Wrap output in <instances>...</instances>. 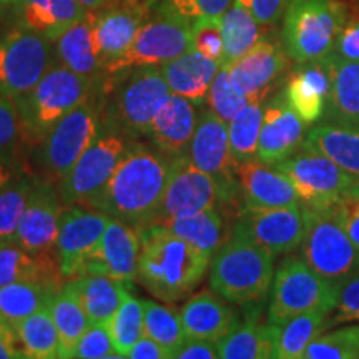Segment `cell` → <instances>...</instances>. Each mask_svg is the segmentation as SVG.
<instances>
[{"instance_id": "5bb4252c", "label": "cell", "mask_w": 359, "mask_h": 359, "mask_svg": "<svg viewBox=\"0 0 359 359\" xmlns=\"http://www.w3.org/2000/svg\"><path fill=\"white\" fill-rule=\"evenodd\" d=\"M187 155L196 168L215 180L222 195L223 206L233 205L240 198L235 172L236 163L231 155L228 123L215 111H201Z\"/></svg>"}, {"instance_id": "7402d4cb", "label": "cell", "mask_w": 359, "mask_h": 359, "mask_svg": "<svg viewBox=\"0 0 359 359\" xmlns=\"http://www.w3.org/2000/svg\"><path fill=\"white\" fill-rule=\"evenodd\" d=\"M286 65V52L276 42L262 37L251 50L224 69L230 72L233 85L250 100L263 102L273 83L285 74Z\"/></svg>"}, {"instance_id": "e575fe53", "label": "cell", "mask_w": 359, "mask_h": 359, "mask_svg": "<svg viewBox=\"0 0 359 359\" xmlns=\"http://www.w3.org/2000/svg\"><path fill=\"white\" fill-rule=\"evenodd\" d=\"M62 286L43 281H20L0 286V320L17 330L30 314L48 306Z\"/></svg>"}, {"instance_id": "7bdbcfd3", "label": "cell", "mask_w": 359, "mask_h": 359, "mask_svg": "<svg viewBox=\"0 0 359 359\" xmlns=\"http://www.w3.org/2000/svg\"><path fill=\"white\" fill-rule=\"evenodd\" d=\"M143 309H145V336L156 341L170 354V358L177 356L180 346L187 338L182 314L155 302H143Z\"/></svg>"}, {"instance_id": "8992f818", "label": "cell", "mask_w": 359, "mask_h": 359, "mask_svg": "<svg viewBox=\"0 0 359 359\" xmlns=\"http://www.w3.org/2000/svg\"><path fill=\"white\" fill-rule=\"evenodd\" d=\"M283 47L296 64L325 60L348 20L339 0H290L283 15Z\"/></svg>"}, {"instance_id": "ba28073f", "label": "cell", "mask_w": 359, "mask_h": 359, "mask_svg": "<svg viewBox=\"0 0 359 359\" xmlns=\"http://www.w3.org/2000/svg\"><path fill=\"white\" fill-rule=\"evenodd\" d=\"M302 257L313 271L343 286L359 271V250L341 226L334 208H308V228L302 245Z\"/></svg>"}, {"instance_id": "836d02e7", "label": "cell", "mask_w": 359, "mask_h": 359, "mask_svg": "<svg viewBox=\"0 0 359 359\" xmlns=\"http://www.w3.org/2000/svg\"><path fill=\"white\" fill-rule=\"evenodd\" d=\"M20 281L64 285L55 251L30 253L15 243H0V286Z\"/></svg>"}, {"instance_id": "2e32d148", "label": "cell", "mask_w": 359, "mask_h": 359, "mask_svg": "<svg viewBox=\"0 0 359 359\" xmlns=\"http://www.w3.org/2000/svg\"><path fill=\"white\" fill-rule=\"evenodd\" d=\"M223 206L215 180L191 163L188 155L172 158L163 198L150 224ZM147 226V224H145Z\"/></svg>"}, {"instance_id": "1f68e13d", "label": "cell", "mask_w": 359, "mask_h": 359, "mask_svg": "<svg viewBox=\"0 0 359 359\" xmlns=\"http://www.w3.org/2000/svg\"><path fill=\"white\" fill-rule=\"evenodd\" d=\"M304 145L320 151L359 185V127L326 122L309 130Z\"/></svg>"}, {"instance_id": "f907efd6", "label": "cell", "mask_w": 359, "mask_h": 359, "mask_svg": "<svg viewBox=\"0 0 359 359\" xmlns=\"http://www.w3.org/2000/svg\"><path fill=\"white\" fill-rule=\"evenodd\" d=\"M191 48L212 58L222 67L223 37L222 20H200L191 25Z\"/></svg>"}, {"instance_id": "816d5d0a", "label": "cell", "mask_w": 359, "mask_h": 359, "mask_svg": "<svg viewBox=\"0 0 359 359\" xmlns=\"http://www.w3.org/2000/svg\"><path fill=\"white\" fill-rule=\"evenodd\" d=\"M359 323V271L341 286L333 323Z\"/></svg>"}, {"instance_id": "4dcf8cb0", "label": "cell", "mask_w": 359, "mask_h": 359, "mask_svg": "<svg viewBox=\"0 0 359 359\" xmlns=\"http://www.w3.org/2000/svg\"><path fill=\"white\" fill-rule=\"evenodd\" d=\"M65 285L77 296L90 325H109L132 286L105 275L79 276Z\"/></svg>"}, {"instance_id": "94428289", "label": "cell", "mask_w": 359, "mask_h": 359, "mask_svg": "<svg viewBox=\"0 0 359 359\" xmlns=\"http://www.w3.org/2000/svg\"><path fill=\"white\" fill-rule=\"evenodd\" d=\"M79 2L87 7L88 11H100V8L107 7L109 4L115 2V0H79Z\"/></svg>"}, {"instance_id": "30bf717a", "label": "cell", "mask_w": 359, "mask_h": 359, "mask_svg": "<svg viewBox=\"0 0 359 359\" xmlns=\"http://www.w3.org/2000/svg\"><path fill=\"white\" fill-rule=\"evenodd\" d=\"M57 62L53 40L15 25L0 35V95L15 102Z\"/></svg>"}, {"instance_id": "8fae6325", "label": "cell", "mask_w": 359, "mask_h": 359, "mask_svg": "<svg viewBox=\"0 0 359 359\" xmlns=\"http://www.w3.org/2000/svg\"><path fill=\"white\" fill-rule=\"evenodd\" d=\"M138 140L100 128L74 168L58 182V193L67 206H87V203L111 178L123 156Z\"/></svg>"}, {"instance_id": "c3c4849f", "label": "cell", "mask_w": 359, "mask_h": 359, "mask_svg": "<svg viewBox=\"0 0 359 359\" xmlns=\"http://www.w3.org/2000/svg\"><path fill=\"white\" fill-rule=\"evenodd\" d=\"M25 145L27 140L15 103L0 95V158L22 161Z\"/></svg>"}, {"instance_id": "f1b7e54d", "label": "cell", "mask_w": 359, "mask_h": 359, "mask_svg": "<svg viewBox=\"0 0 359 359\" xmlns=\"http://www.w3.org/2000/svg\"><path fill=\"white\" fill-rule=\"evenodd\" d=\"M160 69L170 92L185 97L196 105H203L222 67L218 62L191 48L168 64L161 65Z\"/></svg>"}, {"instance_id": "603a6c76", "label": "cell", "mask_w": 359, "mask_h": 359, "mask_svg": "<svg viewBox=\"0 0 359 359\" xmlns=\"http://www.w3.org/2000/svg\"><path fill=\"white\" fill-rule=\"evenodd\" d=\"M304 138V122L285 95L273 98L264 109L257 158L268 165L281 163L303 147Z\"/></svg>"}, {"instance_id": "74e56055", "label": "cell", "mask_w": 359, "mask_h": 359, "mask_svg": "<svg viewBox=\"0 0 359 359\" xmlns=\"http://www.w3.org/2000/svg\"><path fill=\"white\" fill-rule=\"evenodd\" d=\"M331 313L311 311L291 318L285 325L278 326L276 358L278 359H303L306 348L318 336L334 325Z\"/></svg>"}, {"instance_id": "83f0119b", "label": "cell", "mask_w": 359, "mask_h": 359, "mask_svg": "<svg viewBox=\"0 0 359 359\" xmlns=\"http://www.w3.org/2000/svg\"><path fill=\"white\" fill-rule=\"evenodd\" d=\"M58 64L75 74L100 82L103 79V62L95 42V11H90L82 20L55 40Z\"/></svg>"}, {"instance_id": "ab89813d", "label": "cell", "mask_w": 359, "mask_h": 359, "mask_svg": "<svg viewBox=\"0 0 359 359\" xmlns=\"http://www.w3.org/2000/svg\"><path fill=\"white\" fill-rule=\"evenodd\" d=\"M25 358L55 359L60 358V336L50 313V304L30 314L17 327Z\"/></svg>"}, {"instance_id": "484cf974", "label": "cell", "mask_w": 359, "mask_h": 359, "mask_svg": "<svg viewBox=\"0 0 359 359\" xmlns=\"http://www.w3.org/2000/svg\"><path fill=\"white\" fill-rule=\"evenodd\" d=\"M298 65V69L286 80L283 95L304 125H313L326 114L331 87L330 74L325 60Z\"/></svg>"}, {"instance_id": "f6af8a7d", "label": "cell", "mask_w": 359, "mask_h": 359, "mask_svg": "<svg viewBox=\"0 0 359 359\" xmlns=\"http://www.w3.org/2000/svg\"><path fill=\"white\" fill-rule=\"evenodd\" d=\"M145 4L150 13L193 25L200 20H222L233 0H145Z\"/></svg>"}, {"instance_id": "7a4b0ae2", "label": "cell", "mask_w": 359, "mask_h": 359, "mask_svg": "<svg viewBox=\"0 0 359 359\" xmlns=\"http://www.w3.org/2000/svg\"><path fill=\"white\" fill-rule=\"evenodd\" d=\"M138 281L165 303L182 302L203 280L212 258L161 224L140 226Z\"/></svg>"}, {"instance_id": "ffe728a7", "label": "cell", "mask_w": 359, "mask_h": 359, "mask_svg": "<svg viewBox=\"0 0 359 359\" xmlns=\"http://www.w3.org/2000/svg\"><path fill=\"white\" fill-rule=\"evenodd\" d=\"M150 15L145 0H115L95 11V42L103 69L127 50Z\"/></svg>"}, {"instance_id": "91938a15", "label": "cell", "mask_w": 359, "mask_h": 359, "mask_svg": "<svg viewBox=\"0 0 359 359\" xmlns=\"http://www.w3.org/2000/svg\"><path fill=\"white\" fill-rule=\"evenodd\" d=\"M24 165L22 161H13V160H6L0 158V190L7 185L11 180H13L17 175L24 172Z\"/></svg>"}, {"instance_id": "4fadbf2b", "label": "cell", "mask_w": 359, "mask_h": 359, "mask_svg": "<svg viewBox=\"0 0 359 359\" xmlns=\"http://www.w3.org/2000/svg\"><path fill=\"white\" fill-rule=\"evenodd\" d=\"M188 50H191V25L151 13L127 50L105 65L103 77L138 67H161Z\"/></svg>"}, {"instance_id": "9f6ffc18", "label": "cell", "mask_w": 359, "mask_h": 359, "mask_svg": "<svg viewBox=\"0 0 359 359\" xmlns=\"http://www.w3.org/2000/svg\"><path fill=\"white\" fill-rule=\"evenodd\" d=\"M178 359H217L219 358L218 343L195 336H187L183 344L180 346L177 356Z\"/></svg>"}, {"instance_id": "7c38bea8", "label": "cell", "mask_w": 359, "mask_h": 359, "mask_svg": "<svg viewBox=\"0 0 359 359\" xmlns=\"http://www.w3.org/2000/svg\"><path fill=\"white\" fill-rule=\"evenodd\" d=\"M275 167L290 178L302 203L311 210L331 208L354 187L353 180L334 161L304 143L294 155Z\"/></svg>"}, {"instance_id": "cb8c5ba5", "label": "cell", "mask_w": 359, "mask_h": 359, "mask_svg": "<svg viewBox=\"0 0 359 359\" xmlns=\"http://www.w3.org/2000/svg\"><path fill=\"white\" fill-rule=\"evenodd\" d=\"M198 107L185 97L170 93L150 125L151 145L170 158L187 155L200 120Z\"/></svg>"}, {"instance_id": "60d3db41", "label": "cell", "mask_w": 359, "mask_h": 359, "mask_svg": "<svg viewBox=\"0 0 359 359\" xmlns=\"http://www.w3.org/2000/svg\"><path fill=\"white\" fill-rule=\"evenodd\" d=\"M35 182L37 177L24 170L0 190V243H15L17 230Z\"/></svg>"}, {"instance_id": "d6a6232c", "label": "cell", "mask_w": 359, "mask_h": 359, "mask_svg": "<svg viewBox=\"0 0 359 359\" xmlns=\"http://www.w3.org/2000/svg\"><path fill=\"white\" fill-rule=\"evenodd\" d=\"M259 308H251L245 321L218 343L222 359H268L276 358L278 326L259 323Z\"/></svg>"}, {"instance_id": "6da1fadb", "label": "cell", "mask_w": 359, "mask_h": 359, "mask_svg": "<svg viewBox=\"0 0 359 359\" xmlns=\"http://www.w3.org/2000/svg\"><path fill=\"white\" fill-rule=\"evenodd\" d=\"M170 163V156L138 140L85 208L138 228L150 224L163 198Z\"/></svg>"}, {"instance_id": "681fc988", "label": "cell", "mask_w": 359, "mask_h": 359, "mask_svg": "<svg viewBox=\"0 0 359 359\" xmlns=\"http://www.w3.org/2000/svg\"><path fill=\"white\" fill-rule=\"evenodd\" d=\"M77 359H105L122 358L114 346L107 325H90L77 343L74 351Z\"/></svg>"}, {"instance_id": "680465c9", "label": "cell", "mask_w": 359, "mask_h": 359, "mask_svg": "<svg viewBox=\"0 0 359 359\" xmlns=\"http://www.w3.org/2000/svg\"><path fill=\"white\" fill-rule=\"evenodd\" d=\"M132 359H168L170 354L160 346L156 341L148 336H143L135 343V346L128 351V356Z\"/></svg>"}, {"instance_id": "3957f363", "label": "cell", "mask_w": 359, "mask_h": 359, "mask_svg": "<svg viewBox=\"0 0 359 359\" xmlns=\"http://www.w3.org/2000/svg\"><path fill=\"white\" fill-rule=\"evenodd\" d=\"M102 92V128L132 140L148 137L156 111L172 93L160 67H138L105 75Z\"/></svg>"}, {"instance_id": "6125c7cd", "label": "cell", "mask_w": 359, "mask_h": 359, "mask_svg": "<svg viewBox=\"0 0 359 359\" xmlns=\"http://www.w3.org/2000/svg\"><path fill=\"white\" fill-rule=\"evenodd\" d=\"M13 4H15V0H0V8H7V11H11Z\"/></svg>"}, {"instance_id": "be15d7a7", "label": "cell", "mask_w": 359, "mask_h": 359, "mask_svg": "<svg viewBox=\"0 0 359 359\" xmlns=\"http://www.w3.org/2000/svg\"><path fill=\"white\" fill-rule=\"evenodd\" d=\"M349 190H351V191H354V193H358V195H359V185H356V187H353V188H349Z\"/></svg>"}, {"instance_id": "44dd1931", "label": "cell", "mask_w": 359, "mask_h": 359, "mask_svg": "<svg viewBox=\"0 0 359 359\" xmlns=\"http://www.w3.org/2000/svg\"><path fill=\"white\" fill-rule=\"evenodd\" d=\"M235 172L240 188V208H281L303 205L293 183L275 165L253 158L236 163Z\"/></svg>"}, {"instance_id": "ee69618b", "label": "cell", "mask_w": 359, "mask_h": 359, "mask_svg": "<svg viewBox=\"0 0 359 359\" xmlns=\"http://www.w3.org/2000/svg\"><path fill=\"white\" fill-rule=\"evenodd\" d=\"M107 327L110 331L116 353L122 358H127L128 351L135 346V343L145 336L143 302L135 298L132 293H128Z\"/></svg>"}, {"instance_id": "f5cc1de1", "label": "cell", "mask_w": 359, "mask_h": 359, "mask_svg": "<svg viewBox=\"0 0 359 359\" xmlns=\"http://www.w3.org/2000/svg\"><path fill=\"white\" fill-rule=\"evenodd\" d=\"M333 208L341 226L344 228L353 245L359 250V195L348 190Z\"/></svg>"}, {"instance_id": "7dc6e473", "label": "cell", "mask_w": 359, "mask_h": 359, "mask_svg": "<svg viewBox=\"0 0 359 359\" xmlns=\"http://www.w3.org/2000/svg\"><path fill=\"white\" fill-rule=\"evenodd\" d=\"M206 102H208L210 110L215 111V114H217L219 118H223L226 123H230L231 120L245 109L246 103L250 102V98L233 85L230 79V72H228V69H224V67H222V69L218 70L217 77L213 80Z\"/></svg>"}, {"instance_id": "8d00e7d4", "label": "cell", "mask_w": 359, "mask_h": 359, "mask_svg": "<svg viewBox=\"0 0 359 359\" xmlns=\"http://www.w3.org/2000/svg\"><path fill=\"white\" fill-rule=\"evenodd\" d=\"M258 20L245 4L233 0V4L222 17L223 58L222 67H230L233 62L243 57L262 39Z\"/></svg>"}, {"instance_id": "4316f807", "label": "cell", "mask_w": 359, "mask_h": 359, "mask_svg": "<svg viewBox=\"0 0 359 359\" xmlns=\"http://www.w3.org/2000/svg\"><path fill=\"white\" fill-rule=\"evenodd\" d=\"M182 321L187 336L219 343L240 325V314L215 291H200L183 304Z\"/></svg>"}, {"instance_id": "d4e9b609", "label": "cell", "mask_w": 359, "mask_h": 359, "mask_svg": "<svg viewBox=\"0 0 359 359\" xmlns=\"http://www.w3.org/2000/svg\"><path fill=\"white\" fill-rule=\"evenodd\" d=\"M17 27L55 40L90 12L79 0H15L11 7Z\"/></svg>"}, {"instance_id": "d590c367", "label": "cell", "mask_w": 359, "mask_h": 359, "mask_svg": "<svg viewBox=\"0 0 359 359\" xmlns=\"http://www.w3.org/2000/svg\"><path fill=\"white\" fill-rule=\"evenodd\" d=\"M187 243L195 246L208 258H213L217 250L224 243V219L218 208L201 210V212L183 215L161 223Z\"/></svg>"}, {"instance_id": "f35d334b", "label": "cell", "mask_w": 359, "mask_h": 359, "mask_svg": "<svg viewBox=\"0 0 359 359\" xmlns=\"http://www.w3.org/2000/svg\"><path fill=\"white\" fill-rule=\"evenodd\" d=\"M50 313L60 336V358H74V351L90 321L77 296L65 285L57 291L50 303Z\"/></svg>"}, {"instance_id": "bcb514c9", "label": "cell", "mask_w": 359, "mask_h": 359, "mask_svg": "<svg viewBox=\"0 0 359 359\" xmlns=\"http://www.w3.org/2000/svg\"><path fill=\"white\" fill-rule=\"evenodd\" d=\"M303 359H359V325L325 331L306 348Z\"/></svg>"}, {"instance_id": "52a82bcc", "label": "cell", "mask_w": 359, "mask_h": 359, "mask_svg": "<svg viewBox=\"0 0 359 359\" xmlns=\"http://www.w3.org/2000/svg\"><path fill=\"white\" fill-rule=\"evenodd\" d=\"M339 291V286L313 271L302 257H286L273 278L268 323L281 326L303 313H333Z\"/></svg>"}, {"instance_id": "b9f144b4", "label": "cell", "mask_w": 359, "mask_h": 359, "mask_svg": "<svg viewBox=\"0 0 359 359\" xmlns=\"http://www.w3.org/2000/svg\"><path fill=\"white\" fill-rule=\"evenodd\" d=\"M263 102L250 100L243 110L228 123L230 148L235 163L257 158L259 132H262L264 109Z\"/></svg>"}, {"instance_id": "277c9868", "label": "cell", "mask_w": 359, "mask_h": 359, "mask_svg": "<svg viewBox=\"0 0 359 359\" xmlns=\"http://www.w3.org/2000/svg\"><path fill=\"white\" fill-rule=\"evenodd\" d=\"M275 257L250 238L231 231L210 266V286L228 303L253 304L264 299L275 278Z\"/></svg>"}, {"instance_id": "ac0fdd59", "label": "cell", "mask_w": 359, "mask_h": 359, "mask_svg": "<svg viewBox=\"0 0 359 359\" xmlns=\"http://www.w3.org/2000/svg\"><path fill=\"white\" fill-rule=\"evenodd\" d=\"M140 251L142 236L138 226L110 218L100 245L85 263L82 276L105 275L132 285L138 278Z\"/></svg>"}, {"instance_id": "d6986e66", "label": "cell", "mask_w": 359, "mask_h": 359, "mask_svg": "<svg viewBox=\"0 0 359 359\" xmlns=\"http://www.w3.org/2000/svg\"><path fill=\"white\" fill-rule=\"evenodd\" d=\"M62 198L55 182L39 178L17 230L15 245L30 253H47L55 248L62 218Z\"/></svg>"}, {"instance_id": "f546056e", "label": "cell", "mask_w": 359, "mask_h": 359, "mask_svg": "<svg viewBox=\"0 0 359 359\" xmlns=\"http://www.w3.org/2000/svg\"><path fill=\"white\" fill-rule=\"evenodd\" d=\"M331 87L326 116L330 122L359 127V62L344 60L336 53L325 58Z\"/></svg>"}, {"instance_id": "9c48e42d", "label": "cell", "mask_w": 359, "mask_h": 359, "mask_svg": "<svg viewBox=\"0 0 359 359\" xmlns=\"http://www.w3.org/2000/svg\"><path fill=\"white\" fill-rule=\"evenodd\" d=\"M102 83L77 109L67 114L40 142V161L53 182H60L92 145L102 128Z\"/></svg>"}, {"instance_id": "11a10c76", "label": "cell", "mask_w": 359, "mask_h": 359, "mask_svg": "<svg viewBox=\"0 0 359 359\" xmlns=\"http://www.w3.org/2000/svg\"><path fill=\"white\" fill-rule=\"evenodd\" d=\"M250 8L259 25H273L285 15L290 0H240Z\"/></svg>"}, {"instance_id": "e0dca14e", "label": "cell", "mask_w": 359, "mask_h": 359, "mask_svg": "<svg viewBox=\"0 0 359 359\" xmlns=\"http://www.w3.org/2000/svg\"><path fill=\"white\" fill-rule=\"evenodd\" d=\"M109 219V215L80 206H69L62 212L53 251L64 281L82 276L85 263L100 245Z\"/></svg>"}, {"instance_id": "9a60e30c", "label": "cell", "mask_w": 359, "mask_h": 359, "mask_svg": "<svg viewBox=\"0 0 359 359\" xmlns=\"http://www.w3.org/2000/svg\"><path fill=\"white\" fill-rule=\"evenodd\" d=\"M308 228V208L304 205L281 208H240L233 233L250 238L273 255L298 250Z\"/></svg>"}, {"instance_id": "5b68a950", "label": "cell", "mask_w": 359, "mask_h": 359, "mask_svg": "<svg viewBox=\"0 0 359 359\" xmlns=\"http://www.w3.org/2000/svg\"><path fill=\"white\" fill-rule=\"evenodd\" d=\"M102 83L75 74L65 65L48 69L39 83L17 98L15 107L27 143H40L67 114L77 109Z\"/></svg>"}, {"instance_id": "db71d44e", "label": "cell", "mask_w": 359, "mask_h": 359, "mask_svg": "<svg viewBox=\"0 0 359 359\" xmlns=\"http://www.w3.org/2000/svg\"><path fill=\"white\" fill-rule=\"evenodd\" d=\"M344 60L359 62V15L348 17L346 24L341 29L336 40L334 52Z\"/></svg>"}, {"instance_id": "6f0895ef", "label": "cell", "mask_w": 359, "mask_h": 359, "mask_svg": "<svg viewBox=\"0 0 359 359\" xmlns=\"http://www.w3.org/2000/svg\"><path fill=\"white\" fill-rule=\"evenodd\" d=\"M25 358L17 330L0 320V359Z\"/></svg>"}]
</instances>
